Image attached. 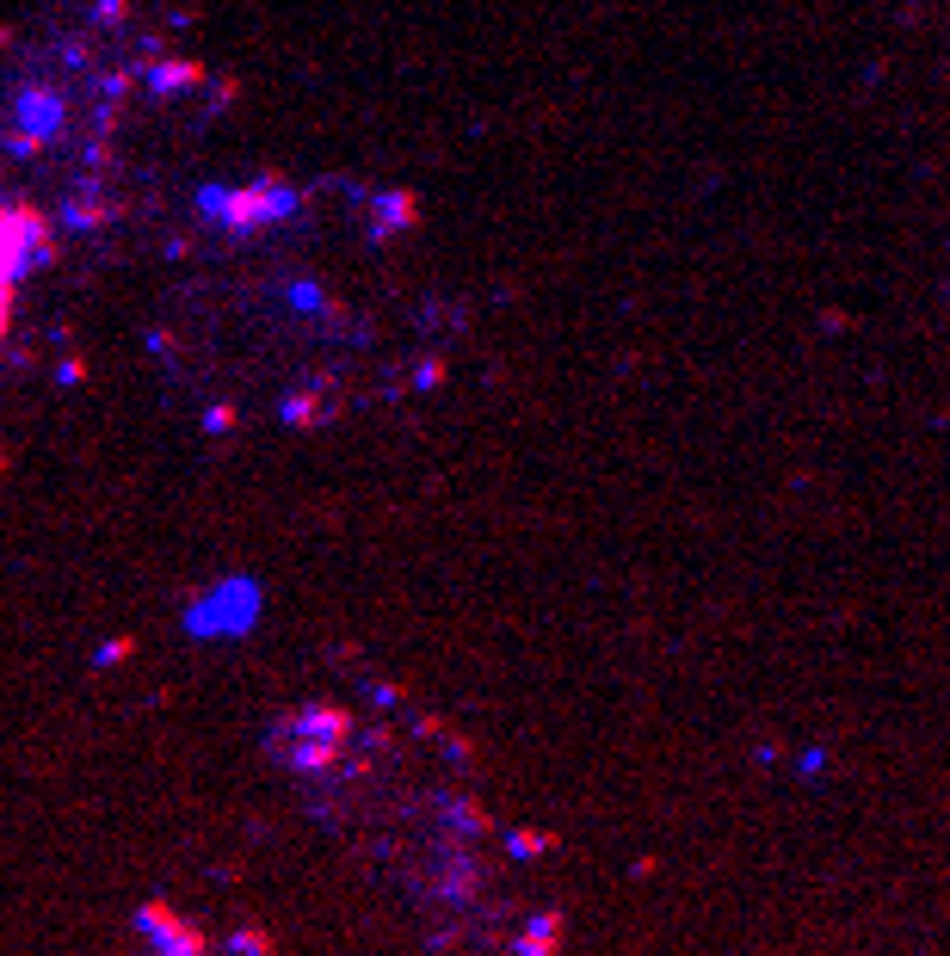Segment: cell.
<instances>
[{"instance_id":"6da1fadb","label":"cell","mask_w":950,"mask_h":956,"mask_svg":"<svg viewBox=\"0 0 950 956\" xmlns=\"http://www.w3.org/2000/svg\"><path fill=\"white\" fill-rule=\"evenodd\" d=\"M43 248V229L32 211H0V327H7V309H13V290L32 272Z\"/></svg>"},{"instance_id":"7a4b0ae2","label":"cell","mask_w":950,"mask_h":956,"mask_svg":"<svg viewBox=\"0 0 950 956\" xmlns=\"http://www.w3.org/2000/svg\"><path fill=\"white\" fill-rule=\"evenodd\" d=\"M555 951H562V914H537L518 932V956H555Z\"/></svg>"},{"instance_id":"3957f363","label":"cell","mask_w":950,"mask_h":956,"mask_svg":"<svg viewBox=\"0 0 950 956\" xmlns=\"http://www.w3.org/2000/svg\"><path fill=\"white\" fill-rule=\"evenodd\" d=\"M235 951L241 956H266V932H235Z\"/></svg>"}]
</instances>
